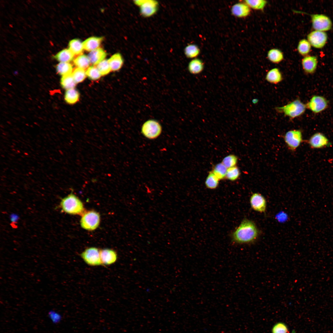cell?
Listing matches in <instances>:
<instances>
[{
  "instance_id": "cell-1",
  "label": "cell",
  "mask_w": 333,
  "mask_h": 333,
  "mask_svg": "<svg viewBox=\"0 0 333 333\" xmlns=\"http://www.w3.org/2000/svg\"><path fill=\"white\" fill-rule=\"evenodd\" d=\"M259 234V230L255 223L245 219L232 232L231 237L232 241L236 243L248 244L255 241Z\"/></svg>"
},
{
  "instance_id": "cell-2",
  "label": "cell",
  "mask_w": 333,
  "mask_h": 333,
  "mask_svg": "<svg viewBox=\"0 0 333 333\" xmlns=\"http://www.w3.org/2000/svg\"><path fill=\"white\" fill-rule=\"evenodd\" d=\"M60 207L62 212L69 214L81 215L84 212L83 203L72 193L61 199Z\"/></svg>"
},
{
  "instance_id": "cell-3",
  "label": "cell",
  "mask_w": 333,
  "mask_h": 333,
  "mask_svg": "<svg viewBox=\"0 0 333 333\" xmlns=\"http://www.w3.org/2000/svg\"><path fill=\"white\" fill-rule=\"evenodd\" d=\"M276 109L279 112L283 113L291 119H294L303 114L306 108V104L297 99L286 105L277 107Z\"/></svg>"
},
{
  "instance_id": "cell-4",
  "label": "cell",
  "mask_w": 333,
  "mask_h": 333,
  "mask_svg": "<svg viewBox=\"0 0 333 333\" xmlns=\"http://www.w3.org/2000/svg\"><path fill=\"white\" fill-rule=\"evenodd\" d=\"M162 127L160 123L154 119L146 121L141 128L142 134L149 139H154L158 137L162 132Z\"/></svg>"
},
{
  "instance_id": "cell-5",
  "label": "cell",
  "mask_w": 333,
  "mask_h": 333,
  "mask_svg": "<svg viewBox=\"0 0 333 333\" xmlns=\"http://www.w3.org/2000/svg\"><path fill=\"white\" fill-rule=\"evenodd\" d=\"M100 221V215L98 213L93 210L84 212L80 221V225L84 229L92 231L99 226Z\"/></svg>"
},
{
  "instance_id": "cell-6",
  "label": "cell",
  "mask_w": 333,
  "mask_h": 333,
  "mask_svg": "<svg viewBox=\"0 0 333 333\" xmlns=\"http://www.w3.org/2000/svg\"><path fill=\"white\" fill-rule=\"evenodd\" d=\"M134 3L139 7V13L143 17L148 18L153 16L158 10L159 3L156 0H134Z\"/></svg>"
},
{
  "instance_id": "cell-7",
  "label": "cell",
  "mask_w": 333,
  "mask_h": 333,
  "mask_svg": "<svg viewBox=\"0 0 333 333\" xmlns=\"http://www.w3.org/2000/svg\"><path fill=\"white\" fill-rule=\"evenodd\" d=\"M310 16L312 27L315 30L325 32L331 28V21L327 15L316 14Z\"/></svg>"
},
{
  "instance_id": "cell-8",
  "label": "cell",
  "mask_w": 333,
  "mask_h": 333,
  "mask_svg": "<svg viewBox=\"0 0 333 333\" xmlns=\"http://www.w3.org/2000/svg\"><path fill=\"white\" fill-rule=\"evenodd\" d=\"M306 105V108L316 114L326 109L328 106V102L324 97L315 95L311 97Z\"/></svg>"
},
{
  "instance_id": "cell-9",
  "label": "cell",
  "mask_w": 333,
  "mask_h": 333,
  "mask_svg": "<svg viewBox=\"0 0 333 333\" xmlns=\"http://www.w3.org/2000/svg\"><path fill=\"white\" fill-rule=\"evenodd\" d=\"M100 250L94 247L85 249L81 254V257L88 265L91 266L102 265L100 257Z\"/></svg>"
},
{
  "instance_id": "cell-10",
  "label": "cell",
  "mask_w": 333,
  "mask_h": 333,
  "mask_svg": "<svg viewBox=\"0 0 333 333\" xmlns=\"http://www.w3.org/2000/svg\"><path fill=\"white\" fill-rule=\"evenodd\" d=\"M284 139L288 147L291 150H294L302 141V132L297 130H289L285 135Z\"/></svg>"
},
{
  "instance_id": "cell-11",
  "label": "cell",
  "mask_w": 333,
  "mask_h": 333,
  "mask_svg": "<svg viewBox=\"0 0 333 333\" xmlns=\"http://www.w3.org/2000/svg\"><path fill=\"white\" fill-rule=\"evenodd\" d=\"M328 39L325 32L314 30L307 35V39L311 46L316 48H321L326 45Z\"/></svg>"
},
{
  "instance_id": "cell-12",
  "label": "cell",
  "mask_w": 333,
  "mask_h": 333,
  "mask_svg": "<svg viewBox=\"0 0 333 333\" xmlns=\"http://www.w3.org/2000/svg\"><path fill=\"white\" fill-rule=\"evenodd\" d=\"M249 201L251 207L253 210L261 213L265 212L266 201L262 195L258 193L253 194L250 197Z\"/></svg>"
},
{
  "instance_id": "cell-13",
  "label": "cell",
  "mask_w": 333,
  "mask_h": 333,
  "mask_svg": "<svg viewBox=\"0 0 333 333\" xmlns=\"http://www.w3.org/2000/svg\"><path fill=\"white\" fill-rule=\"evenodd\" d=\"M308 143L313 148L319 149L330 145L327 138L322 133H317L314 134L308 140Z\"/></svg>"
},
{
  "instance_id": "cell-14",
  "label": "cell",
  "mask_w": 333,
  "mask_h": 333,
  "mask_svg": "<svg viewBox=\"0 0 333 333\" xmlns=\"http://www.w3.org/2000/svg\"><path fill=\"white\" fill-rule=\"evenodd\" d=\"M301 64L302 68L306 74H312L315 72L317 68V57L315 56L308 55L302 59Z\"/></svg>"
},
{
  "instance_id": "cell-15",
  "label": "cell",
  "mask_w": 333,
  "mask_h": 333,
  "mask_svg": "<svg viewBox=\"0 0 333 333\" xmlns=\"http://www.w3.org/2000/svg\"><path fill=\"white\" fill-rule=\"evenodd\" d=\"M100 257L102 265H108L114 263L117 261V255L114 250L105 249L100 250Z\"/></svg>"
},
{
  "instance_id": "cell-16",
  "label": "cell",
  "mask_w": 333,
  "mask_h": 333,
  "mask_svg": "<svg viewBox=\"0 0 333 333\" xmlns=\"http://www.w3.org/2000/svg\"><path fill=\"white\" fill-rule=\"evenodd\" d=\"M251 8L245 2H238L234 4L231 9L233 15L239 18L247 17L250 14Z\"/></svg>"
},
{
  "instance_id": "cell-17",
  "label": "cell",
  "mask_w": 333,
  "mask_h": 333,
  "mask_svg": "<svg viewBox=\"0 0 333 333\" xmlns=\"http://www.w3.org/2000/svg\"><path fill=\"white\" fill-rule=\"evenodd\" d=\"M106 55V52L103 49L98 48L90 51L88 56L90 64L97 65L105 60Z\"/></svg>"
},
{
  "instance_id": "cell-18",
  "label": "cell",
  "mask_w": 333,
  "mask_h": 333,
  "mask_svg": "<svg viewBox=\"0 0 333 333\" xmlns=\"http://www.w3.org/2000/svg\"><path fill=\"white\" fill-rule=\"evenodd\" d=\"M103 39V37H89L83 43L84 49L88 51H92L99 48Z\"/></svg>"
},
{
  "instance_id": "cell-19",
  "label": "cell",
  "mask_w": 333,
  "mask_h": 333,
  "mask_svg": "<svg viewBox=\"0 0 333 333\" xmlns=\"http://www.w3.org/2000/svg\"><path fill=\"white\" fill-rule=\"evenodd\" d=\"M282 74L279 69L276 68H272L267 73L265 77L266 80L269 83L276 84L282 80Z\"/></svg>"
},
{
  "instance_id": "cell-20",
  "label": "cell",
  "mask_w": 333,
  "mask_h": 333,
  "mask_svg": "<svg viewBox=\"0 0 333 333\" xmlns=\"http://www.w3.org/2000/svg\"><path fill=\"white\" fill-rule=\"evenodd\" d=\"M267 57L271 62L274 64H278L283 60L284 56L283 52L280 49L273 48L268 51Z\"/></svg>"
},
{
  "instance_id": "cell-21",
  "label": "cell",
  "mask_w": 333,
  "mask_h": 333,
  "mask_svg": "<svg viewBox=\"0 0 333 333\" xmlns=\"http://www.w3.org/2000/svg\"><path fill=\"white\" fill-rule=\"evenodd\" d=\"M204 63L200 59L195 58L189 63L188 66V71L191 74H196L200 73L203 70Z\"/></svg>"
},
{
  "instance_id": "cell-22",
  "label": "cell",
  "mask_w": 333,
  "mask_h": 333,
  "mask_svg": "<svg viewBox=\"0 0 333 333\" xmlns=\"http://www.w3.org/2000/svg\"><path fill=\"white\" fill-rule=\"evenodd\" d=\"M108 61L111 70L117 71L120 69L123 64V60L120 54L117 53L113 55Z\"/></svg>"
},
{
  "instance_id": "cell-23",
  "label": "cell",
  "mask_w": 333,
  "mask_h": 333,
  "mask_svg": "<svg viewBox=\"0 0 333 333\" xmlns=\"http://www.w3.org/2000/svg\"><path fill=\"white\" fill-rule=\"evenodd\" d=\"M74 55L69 49H64L57 53L53 57L60 62L69 63L74 58Z\"/></svg>"
},
{
  "instance_id": "cell-24",
  "label": "cell",
  "mask_w": 333,
  "mask_h": 333,
  "mask_svg": "<svg viewBox=\"0 0 333 333\" xmlns=\"http://www.w3.org/2000/svg\"><path fill=\"white\" fill-rule=\"evenodd\" d=\"M311 45L307 39H302L298 42L297 49L298 53L304 56L308 55L311 49Z\"/></svg>"
},
{
  "instance_id": "cell-25",
  "label": "cell",
  "mask_w": 333,
  "mask_h": 333,
  "mask_svg": "<svg viewBox=\"0 0 333 333\" xmlns=\"http://www.w3.org/2000/svg\"><path fill=\"white\" fill-rule=\"evenodd\" d=\"M69 49L74 55H81L84 49L82 43L78 39H73L69 42Z\"/></svg>"
},
{
  "instance_id": "cell-26",
  "label": "cell",
  "mask_w": 333,
  "mask_h": 333,
  "mask_svg": "<svg viewBox=\"0 0 333 333\" xmlns=\"http://www.w3.org/2000/svg\"><path fill=\"white\" fill-rule=\"evenodd\" d=\"M73 62L74 64L77 67V68H81L84 70L87 69L90 64L88 56L83 54L78 56L74 60Z\"/></svg>"
},
{
  "instance_id": "cell-27",
  "label": "cell",
  "mask_w": 333,
  "mask_h": 333,
  "mask_svg": "<svg viewBox=\"0 0 333 333\" xmlns=\"http://www.w3.org/2000/svg\"><path fill=\"white\" fill-rule=\"evenodd\" d=\"M79 93L74 88L67 90L64 95L65 100L69 104L75 103L79 100Z\"/></svg>"
},
{
  "instance_id": "cell-28",
  "label": "cell",
  "mask_w": 333,
  "mask_h": 333,
  "mask_svg": "<svg viewBox=\"0 0 333 333\" xmlns=\"http://www.w3.org/2000/svg\"><path fill=\"white\" fill-rule=\"evenodd\" d=\"M57 72L62 76L72 73L73 67L69 63L60 62L56 66Z\"/></svg>"
},
{
  "instance_id": "cell-29",
  "label": "cell",
  "mask_w": 333,
  "mask_h": 333,
  "mask_svg": "<svg viewBox=\"0 0 333 333\" xmlns=\"http://www.w3.org/2000/svg\"><path fill=\"white\" fill-rule=\"evenodd\" d=\"M245 2L251 9L259 10H264L267 4L265 0H245Z\"/></svg>"
},
{
  "instance_id": "cell-30",
  "label": "cell",
  "mask_w": 333,
  "mask_h": 333,
  "mask_svg": "<svg viewBox=\"0 0 333 333\" xmlns=\"http://www.w3.org/2000/svg\"><path fill=\"white\" fill-rule=\"evenodd\" d=\"M184 52L185 56L187 58H194L199 55L200 51L196 45L189 44L185 47Z\"/></svg>"
},
{
  "instance_id": "cell-31",
  "label": "cell",
  "mask_w": 333,
  "mask_h": 333,
  "mask_svg": "<svg viewBox=\"0 0 333 333\" xmlns=\"http://www.w3.org/2000/svg\"><path fill=\"white\" fill-rule=\"evenodd\" d=\"M60 83L62 87L67 90L74 88L76 84L73 79L72 73L62 76Z\"/></svg>"
},
{
  "instance_id": "cell-32",
  "label": "cell",
  "mask_w": 333,
  "mask_h": 333,
  "mask_svg": "<svg viewBox=\"0 0 333 333\" xmlns=\"http://www.w3.org/2000/svg\"><path fill=\"white\" fill-rule=\"evenodd\" d=\"M219 179L214 174L212 171L209 173L205 181L206 187L209 189H214L218 186Z\"/></svg>"
},
{
  "instance_id": "cell-33",
  "label": "cell",
  "mask_w": 333,
  "mask_h": 333,
  "mask_svg": "<svg viewBox=\"0 0 333 333\" xmlns=\"http://www.w3.org/2000/svg\"><path fill=\"white\" fill-rule=\"evenodd\" d=\"M227 168L221 162L216 165L212 171L219 180L226 177Z\"/></svg>"
},
{
  "instance_id": "cell-34",
  "label": "cell",
  "mask_w": 333,
  "mask_h": 333,
  "mask_svg": "<svg viewBox=\"0 0 333 333\" xmlns=\"http://www.w3.org/2000/svg\"><path fill=\"white\" fill-rule=\"evenodd\" d=\"M72 74L76 84L83 81L87 76L85 70L78 68L73 70Z\"/></svg>"
},
{
  "instance_id": "cell-35",
  "label": "cell",
  "mask_w": 333,
  "mask_h": 333,
  "mask_svg": "<svg viewBox=\"0 0 333 333\" xmlns=\"http://www.w3.org/2000/svg\"><path fill=\"white\" fill-rule=\"evenodd\" d=\"M240 175L239 169L236 166L227 169L225 178L230 181H234L239 178Z\"/></svg>"
},
{
  "instance_id": "cell-36",
  "label": "cell",
  "mask_w": 333,
  "mask_h": 333,
  "mask_svg": "<svg viewBox=\"0 0 333 333\" xmlns=\"http://www.w3.org/2000/svg\"><path fill=\"white\" fill-rule=\"evenodd\" d=\"M86 74L89 79L95 80L99 79L102 76L97 67L91 66L89 67L86 71Z\"/></svg>"
},
{
  "instance_id": "cell-37",
  "label": "cell",
  "mask_w": 333,
  "mask_h": 333,
  "mask_svg": "<svg viewBox=\"0 0 333 333\" xmlns=\"http://www.w3.org/2000/svg\"><path fill=\"white\" fill-rule=\"evenodd\" d=\"M238 161L236 156L234 154H229L225 157L222 163L228 168L236 166Z\"/></svg>"
},
{
  "instance_id": "cell-38",
  "label": "cell",
  "mask_w": 333,
  "mask_h": 333,
  "mask_svg": "<svg viewBox=\"0 0 333 333\" xmlns=\"http://www.w3.org/2000/svg\"><path fill=\"white\" fill-rule=\"evenodd\" d=\"M96 66L102 76L108 74L111 70L107 60H104Z\"/></svg>"
},
{
  "instance_id": "cell-39",
  "label": "cell",
  "mask_w": 333,
  "mask_h": 333,
  "mask_svg": "<svg viewBox=\"0 0 333 333\" xmlns=\"http://www.w3.org/2000/svg\"><path fill=\"white\" fill-rule=\"evenodd\" d=\"M288 329L284 323H279L274 325L272 329V333H288Z\"/></svg>"
},
{
  "instance_id": "cell-40",
  "label": "cell",
  "mask_w": 333,
  "mask_h": 333,
  "mask_svg": "<svg viewBox=\"0 0 333 333\" xmlns=\"http://www.w3.org/2000/svg\"><path fill=\"white\" fill-rule=\"evenodd\" d=\"M48 315L52 322L55 324L59 323L62 319V315L55 310H50L48 313Z\"/></svg>"
},
{
  "instance_id": "cell-41",
  "label": "cell",
  "mask_w": 333,
  "mask_h": 333,
  "mask_svg": "<svg viewBox=\"0 0 333 333\" xmlns=\"http://www.w3.org/2000/svg\"><path fill=\"white\" fill-rule=\"evenodd\" d=\"M278 215L277 218L279 220L283 221L285 220L284 219H286V215L284 213H281Z\"/></svg>"
},
{
  "instance_id": "cell-42",
  "label": "cell",
  "mask_w": 333,
  "mask_h": 333,
  "mask_svg": "<svg viewBox=\"0 0 333 333\" xmlns=\"http://www.w3.org/2000/svg\"><path fill=\"white\" fill-rule=\"evenodd\" d=\"M17 219V216L16 215H12L11 217V220L12 221H15Z\"/></svg>"
}]
</instances>
